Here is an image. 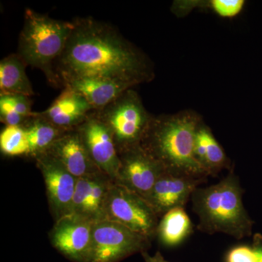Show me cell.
Segmentation results:
<instances>
[{
  "mask_svg": "<svg viewBox=\"0 0 262 262\" xmlns=\"http://www.w3.org/2000/svg\"><path fill=\"white\" fill-rule=\"evenodd\" d=\"M73 29L55 63L62 82L74 78H101L134 86L155 77L149 58L114 26L92 17L72 20Z\"/></svg>",
  "mask_w": 262,
  "mask_h": 262,
  "instance_id": "obj_1",
  "label": "cell"
},
{
  "mask_svg": "<svg viewBox=\"0 0 262 262\" xmlns=\"http://www.w3.org/2000/svg\"><path fill=\"white\" fill-rule=\"evenodd\" d=\"M203 121L191 110L154 117L140 145L166 171L201 178L208 174L194 154L196 130Z\"/></svg>",
  "mask_w": 262,
  "mask_h": 262,
  "instance_id": "obj_2",
  "label": "cell"
},
{
  "mask_svg": "<svg viewBox=\"0 0 262 262\" xmlns=\"http://www.w3.org/2000/svg\"><path fill=\"white\" fill-rule=\"evenodd\" d=\"M72 29V21L52 18L29 8L25 10L18 55L26 64L42 71L48 82L56 88L61 82L55 63L64 49Z\"/></svg>",
  "mask_w": 262,
  "mask_h": 262,
  "instance_id": "obj_3",
  "label": "cell"
},
{
  "mask_svg": "<svg viewBox=\"0 0 262 262\" xmlns=\"http://www.w3.org/2000/svg\"><path fill=\"white\" fill-rule=\"evenodd\" d=\"M192 196L201 230L222 232L237 239L248 234L251 222L243 205L238 182L233 175L211 187L196 189Z\"/></svg>",
  "mask_w": 262,
  "mask_h": 262,
  "instance_id": "obj_4",
  "label": "cell"
},
{
  "mask_svg": "<svg viewBox=\"0 0 262 262\" xmlns=\"http://www.w3.org/2000/svg\"><path fill=\"white\" fill-rule=\"evenodd\" d=\"M96 113L110 129L119 155L140 145L154 117L148 113L140 96L133 89H127Z\"/></svg>",
  "mask_w": 262,
  "mask_h": 262,
  "instance_id": "obj_5",
  "label": "cell"
},
{
  "mask_svg": "<svg viewBox=\"0 0 262 262\" xmlns=\"http://www.w3.org/2000/svg\"><path fill=\"white\" fill-rule=\"evenodd\" d=\"M103 220L125 226L149 238L158 229V215L140 195L115 181L108 189Z\"/></svg>",
  "mask_w": 262,
  "mask_h": 262,
  "instance_id": "obj_6",
  "label": "cell"
},
{
  "mask_svg": "<svg viewBox=\"0 0 262 262\" xmlns=\"http://www.w3.org/2000/svg\"><path fill=\"white\" fill-rule=\"evenodd\" d=\"M147 237L110 220L94 222L89 262H119L142 251Z\"/></svg>",
  "mask_w": 262,
  "mask_h": 262,
  "instance_id": "obj_7",
  "label": "cell"
},
{
  "mask_svg": "<svg viewBox=\"0 0 262 262\" xmlns=\"http://www.w3.org/2000/svg\"><path fill=\"white\" fill-rule=\"evenodd\" d=\"M92 221L71 213L56 221L50 232L53 246L74 262H89L92 248Z\"/></svg>",
  "mask_w": 262,
  "mask_h": 262,
  "instance_id": "obj_8",
  "label": "cell"
},
{
  "mask_svg": "<svg viewBox=\"0 0 262 262\" xmlns=\"http://www.w3.org/2000/svg\"><path fill=\"white\" fill-rule=\"evenodd\" d=\"M120 167L115 182L145 199L160 176L163 165L141 145L120 153Z\"/></svg>",
  "mask_w": 262,
  "mask_h": 262,
  "instance_id": "obj_9",
  "label": "cell"
},
{
  "mask_svg": "<svg viewBox=\"0 0 262 262\" xmlns=\"http://www.w3.org/2000/svg\"><path fill=\"white\" fill-rule=\"evenodd\" d=\"M77 130L96 166L110 179L116 180L120 167V155L110 129L96 111L90 114Z\"/></svg>",
  "mask_w": 262,
  "mask_h": 262,
  "instance_id": "obj_10",
  "label": "cell"
},
{
  "mask_svg": "<svg viewBox=\"0 0 262 262\" xmlns=\"http://www.w3.org/2000/svg\"><path fill=\"white\" fill-rule=\"evenodd\" d=\"M46 184L48 202L56 221L72 213L77 179L48 154L35 158Z\"/></svg>",
  "mask_w": 262,
  "mask_h": 262,
  "instance_id": "obj_11",
  "label": "cell"
},
{
  "mask_svg": "<svg viewBox=\"0 0 262 262\" xmlns=\"http://www.w3.org/2000/svg\"><path fill=\"white\" fill-rule=\"evenodd\" d=\"M46 154L58 160L77 179L103 173L91 159L77 128L65 131Z\"/></svg>",
  "mask_w": 262,
  "mask_h": 262,
  "instance_id": "obj_12",
  "label": "cell"
},
{
  "mask_svg": "<svg viewBox=\"0 0 262 262\" xmlns=\"http://www.w3.org/2000/svg\"><path fill=\"white\" fill-rule=\"evenodd\" d=\"M196 185V179L165 171L144 200L157 215H165L174 208H182Z\"/></svg>",
  "mask_w": 262,
  "mask_h": 262,
  "instance_id": "obj_13",
  "label": "cell"
},
{
  "mask_svg": "<svg viewBox=\"0 0 262 262\" xmlns=\"http://www.w3.org/2000/svg\"><path fill=\"white\" fill-rule=\"evenodd\" d=\"M93 111L94 110L82 95L64 87L51 106L38 114L56 127L70 130L77 128Z\"/></svg>",
  "mask_w": 262,
  "mask_h": 262,
  "instance_id": "obj_14",
  "label": "cell"
},
{
  "mask_svg": "<svg viewBox=\"0 0 262 262\" xmlns=\"http://www.w3.org/2000/svg\"><path fill=\"white\" fill-rule=\"evenodd\" d=\"M62 84L82 95L95 111L101 110L117 96L133 88L124 82L92 77L70 79L63 81Z\"/></svg>",
  "mask_w": 262,
  "mask_h": 262,
  "instance_id": "obj_15",
  "label": "cell"
},
{
  "mask_svg": "<svg viewBox=\"0 0 262 262\" xmlns=\"http://www.w3.org/2000/svg\"><path fill=\"white\" fill-rule=\"evenodd\" d=\"M25 62L18 54L5 57L0 61L1 94H17L34 96L32 83L26 73Z\"/></svg>",
  "mask_w": 262,
  "mask_h": 262,
  "instance_id": "obj_16",
  "label": "cell"
},
{
  "mask_svg": "<svg viewBox=\"0 0 262 262\" xmlns=\"http://www.w3.org/2000/svg\"><path fill=\"white\" fill-rule=\"evenodd\" d=\"M29 146V156L37 158L48 150L65 132L56 127L38 113H33L23 126Z\"/></svg>",
  "mask_w": 262,
  "mask_h": 262,
  "instance_id": "obj_17",
  "label": "cell"
},
{
  "mask_svg": "<svg viewBox=\"0 0 262 262\" xmlns=\"http://www.w3.org/2000/svg\"><path fill=\"white\" fill-rule=\"evenodd\" d=\"M194 154L208 174L220 170L227 163V155L223 148L203 121L196 130Z\"/></svg>",
  "mask_w": 262,
  "mask_h": 262,
  "instance_id": "obj_18",
  "label": "cell"
},
{
  "mask_svg": "<svg viewBox=\"0 0 262 262\" xmlns=\"http://www.w3.org/2000/svg\"><path fill=\"white\" fill-rule=\"evenodd\" d=\"M191 230V221L182 208H174L167 212L157 229L160 241L168 246L181 244Z\"/></svg>",
  "mask_w": 262,
  "mask_h": 262,
  "instance_id": "obj_19",
  "label": "cell"
},
{
  "mask_svg": "<svg viewBox=\"0 0 262 262\" xmlns=\"http://www.w3.org/2000/svg\"><path fill=\"white\" fill-rule=\"evenodd\" d=\"M244 0H210V1L176 2L175 10L177 15H184L194 8H209L222 18H230L238 15L244 9Z\"/></svg>",
  "mask_w": 262,
  "mask_h": 262,
  "instance_id": "obj_20",
  "label": "cell"
},
{
  "mask_svg": "<svg viewBox=\"0 0 262 262\" xmlns=\"http://www.w3.org/2000/svg\"><path fill=\"white\" fill-rule=\"evenodd\" d=\"M2 152L10 157L29 155V146L22 126H5L0 134Z\"/></svg>",
  "mask_w": 262,
  "mask_h": 262,
  "instance_id": "obj_21",
  "label": "cell"
},
{
  "mask_svg": "<svg viewBox=\"0 0 262 262\" xmlns=\"http://www.w3.org/2000/svg\"><path fill=\"white\" fill-rule=\"evenodd\" d=\"M96 175L97 174L77 179L73 198L72 213L83 216L90 192L94 186L95 177Z\"/></svg>",
  "mask_w": 262,
  "mask_h": 262,
  "instance_id": "obj_22",
  "label": "cell"
},
{
  "mask_svg": "<svg viewBox=\"0 0 262 262\" xmlns=\"http://www.w3.org/2000/svg\"><path fill=\"white\" fill-rule=\"evenodd\" d=\"M29 117L17 113L8 101L0 97V120L5 126H23Z\"/></svg>",
  "mask_w": 262,
  "mask_h": 262,
  "instance_id": "obj_23",
  "label": "cell"
},
{
  "mask_svg": "<svg viewBox=\"0 0 262 262\" xmlns=\"http://www.w3.org/2000/svg\"><path fill=\"white\" fill-rule=\"evenodd\" d=\"M0 97L8 101L20 115L27 117L32 116V101L28 96L17 94H0Z\"/></svg>",
  "mask_w": 262,
  "mask_h": 262,
  "instance_id": "obj_24",
  "label": "cell"
},
{
  "mask_svg": "<svg viewBox=\"0 0 262 262\" xmlns=\"http://www.w3.org/2000/svg\"><path fill=\"white\" fill-rule=\"evenodd\" d=\"M227 262H258L257 250L246 246L234 248L227 256Z\"/></svg>",
  "mask_w": 262,
  "mask_h": 262,
  "instance_id": "obj_25",
  "label": "cell"
},
{
  "mask_svg": "<svg viewBox=\"0 0 262 262\" xmlns=\"http://www.w3.org/2000/svg\"><path fill=\"white\" fill-rule=\"evenodd\" d=\"M146 262H169L167 261L162 256L161 253L158 252L155 256H151L146 253H143Z\"/></svg>",
  "mask_w": 262,
  "mask_h": 262,
  "instance_id": "obj_26",
  "label": "cell"
},
{
  "mask_svg": "<svg viewBox=\"0 0 262 262\" xmlns=\"http://www.w3.org/2000/svg\"><path fill=\"white\" fill-rule=\"evenodd\" d=\"M258 254V262H262V248H256Z\"/></svg>",
  "mask_w": 262,
  "mask_h": 262,
  "instance_id": "obj_27",
  "label": "cell"
}]
</instances>
